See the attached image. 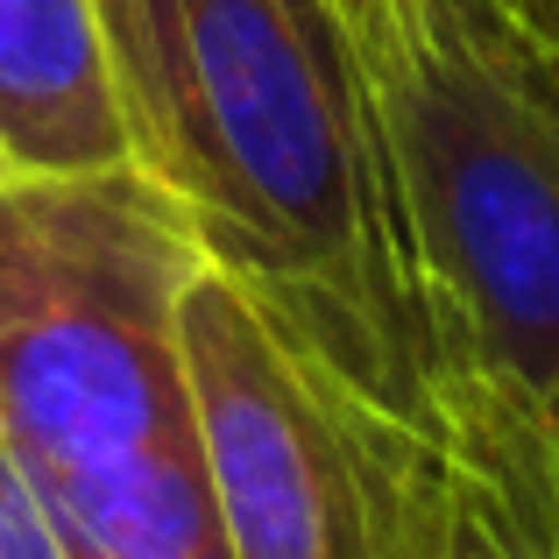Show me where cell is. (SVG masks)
<instances>
[{
    "mask_svg": "<svg viewBox=\"0 0 559 559\" xmlns=\"http://www.w3.org/2000/svg\"><path fill=\"white\" fill-rule=\"evenodd\" d=\"M199 270V234L142 164L0 178V439L28 481L191 425Z\"/></svg>",
    "mask_w": 559,
    "mask_h": 559,
    "instance_id": "obj_3",
    "label": "cell"
},
{
    "mask_svg": "<svg viewBox=\"0 0 559 559\" xmlns=\"http://www.w3.org/2000/svg\"><path fill=\"white\" fill-rule=\"evenodd\" d=\"M8 170H14V164H8V150H0V178H8Z\"/></svg>",
    "mask_w": 559,
    "mask_h": 559,
    "instance_id": "obj_10",
    "label": "cell"
},
{
    "mask_svg": "<svg viewBox=\"0 0 559 559\" xmlns=\"http://www.w3.org/2000/svg\"><path fill=\"white\" fill-rule=\"evenodd\" d=\"M524 8H532V0H524ZM532 14H546V22H552V28H559V8H532Z\"/></svg>",
    "mask_w": 559,
    "mask_h": 559,
    "instance_id": "obj_9",
    "label": "cell"
},
{
    "mask_svg": "<svg viewBox=\"0 0 559 559\" xmlns=\"http://www.w3.org/2000/svg\"><path fill=\"white\" fill-rule=\"evenodd\" d=\"M0 559H71L50 503L28 481V467L8 453V439H0Z\"/></svg>",
    "mask_w": 559,
    "mask_h": 559,
    "instance_id": "obj_8",
    "label": "cell"
},
{
    "mask_svg": "<svg viewBox=\"0 0 559 559\" xmlns=\"http://www.w3.org/2000/svg\"><path fill=\"white\" fill-rule=\"evenodd\" d=\"M128 164L333 390L404 411L369 142L326 0H99Z\"/></svg>",
    "mask_w": 559,
    "mask_h": 559,
    "instance_id": "obj_2",
    "label": "cell"
},
{
    "mask_svg": "<svg viewBox=\"0 0 559 559\" xmlns=\"http://www.w3.org/2000/svg\"><path fill=\"white\" fill-rule=\"evenodd\" d=\"M319 390L333 396L347 447H355L376 559H546L418 418L376 404V396L333 390V382H319Z\"/></svg>",
    "mask_w": 559,
    "mask_h": 559,
    "instance_id": "obj_6",
    "label": "cell"
},
{
    "mask_svg": "<svg viewBox=\"0 0 559 559\" xmlns=\"http://www.w3.org/2000/svg\"><path fill=\"white\" fill-rule=\"evenodd\" d=\"M532 8H559V0H532Z\"/></svg>",
    "mask_w": 559,
    "mask_h": 559,
    "instance_id": "obj_11",
    "label": "cell"
},
{
    "mask_svg": "<svg viewBox=\"0 0 559 559\" xmlns=\"http://www.w3.org/2000/svg\"><path fill=\"white\" fill-rule=\"evenodd\" d=\"M369 142L404 418L559 559V28L524 0H326Z\"/></svg>",
    "mask_w": 559,
    "mask_h": 559,
    "instance_id": "obj_1",
    "label": "cell"
},
{
    "mask_svg": "<svg viewBox=\"0 0 559 559\" xmlns=\"http://www.w3.org/2000/svg\"><path fill=\"white\" fill-rule=\"evenodd\" d=\"M36 489L71 559H234L199 461V425L142 439Z\"/></svg>",
    "mask_w": 559,
    "mask_h": 559,
    "instance_id": "obj_7",
    "label": "cell"
},
{
    "mask_svg": "<svg viewBox=\"0 0 559 559\" xmlns=\"http://www.w3.org/2000/svg\"><path fill=\"white\" fill-rule=\"evenodd\" d=\"M185 369L234 559H376L369 496L333 396L213 262L185 298Z\"/></svg>",
    "mask_w": 559,
    "mask_h": 559,
    "instance_id": "obj_4",
    "label": "cell"
},
{
    "mask_svg": "<svg viewBox=\"0 0 559 559\" xmlns=\"http://www.w3.org/2000/svg\"><path fill=\"white\" fill-rule=\"evenodd\" d=\"M0 150L14 170L128 164L99 0H0Z\"/></svg>",
    "mask_w": 559,
    "mask_h": 559,
    "instance_id": "obj_5",
    "label": "cell"
}]
</instances>
